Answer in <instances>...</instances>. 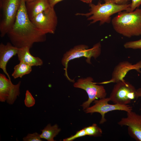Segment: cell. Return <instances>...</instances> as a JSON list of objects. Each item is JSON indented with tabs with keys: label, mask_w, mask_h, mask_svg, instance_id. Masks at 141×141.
<instances>
[{
	"label": "cell",
	"mask_w": 141,
	"mask_h": 141,
	"mask_svg": "<svg viewBox=\"0 0 141 141\" xmlns=\"http://www.w3.org/2000/svg\"><path fill=\"white\" fill-rule=\"evenodd\" d=\"M25 2V0H22L15 22L7 34L11 44L19 48H31L34 43L42 42L46 39V34L34 26L28 17Z\"/></svg>",
	"instance_id": "6da1fadb"
},
{
	"label": "cell",
	"mask_w": 141,
	"mask_h": 141,
	"mask_svg": "<svg viewBox=\"0 0 141 141\" xmlns=\"http://www.w3.org/2000/svg\"><path fill=\"white\" fill-rule=\"evenodd\" d=\"M113 27L117 33L130 38L141 35V9L132 11H124L118 13L111 20Z\"/></svg>",
	"instance_id": "7a4b0ae2"
},
{
	"label": "cell",
	"mask_w": 141,
	"mask_h": 141,
	"mask_svg": "<svg viewBox=\"0 0 141 141\" xmlns=\"http://www.w3.org/2000/svg\"><path fill=\"white\" fill-rule=\"evenodd\" d=\"M104 1V3L99 2L97 4L92 3L89 4L90 8L89 12L77 13L76 15L86 17L88 20L90 21V24L99 21L100 25H102L110 23L112 15L122 11H128L130 9L131 3L120 5L116 4L112 0Z\"/></svg>",
	"instance_id": "3957f363"
},
{
	"label": "cell",
	"mask_w": 141,
	"mask_h": 141,
	"mask_svg": "<svg viewBox=\"0 0 141 141\" xmlns=\"http://www.w3.org/2000/svg\"><path fill=\"white\" fill-rule=\"evenodd\" d=\"M22 0H0V36L7 34L15 21Z\"/></svg>",
	"instance_id": "277c9868"
},
{
	"label": "cell",
	"mask_w": 141,
	"mask_h": 141,
	"mask_svg": "<svg viewBox=\"0 0 141 141\" xmlns=\"http://www.w3.org/2000/svg\"><path fill=\"white\" fill-rule=\"evenodd\" d=\"M101 46L100 42L95 44L90 49H89L88 46L85 45L75 46L64 54L61 60L62 64L65 67L66 71L68 64L69 61L82 57L86 58V62L91 64L90 60L91 57L96 59L100 55Z\"/></svg>",
	"instance_id": "5b68a950"
},
{
	"label": "cell",
	"mask_w": 141,
	"mask_h": 141,
	"mask_svg": "<svg viewBox=\"0 0 141 141\" xmlns=\"http://www.w3.org/2000/svg\"><path fill=\"white\" fill-rule=\"evenodd\" d=\"M93 81V78L91 77L81 78L73 85L75 87L85 90L88 95V99L81 105L84 110L89 107L91 104L97 99L106 97L107 93L104 87L96 85Z\"/></svg>",
	"instance_id": "8992f818"
},
{
	"label": "cell",
	"mask_w": 141,
	"mask_h": 141,
	"mask_svg": "<svg viewBox=\"0 0 141 141\" xmlns=\"http://www.w3.org/2000/svg\"><path fill=\"white\" fill-rule=\"evenodd\" d=\"M137 89L128 82L120 81L114 85L109 97L114 104L127 105L136 98Z\"/></svg>",
	"instance_id": "52a82bcc"
},
{
	"label": "cell",
	"mask_w": 141,
	"mask_h": 141,
	"mask_svg": "<svg viewBox=\"0 0 141 141\" xmlns=\"http://www.w3.org/2000/svg\"><path fill=\"white\" fill-rule=\"evenodd\" d=\"M30 20L34 26L44 34L55 33L58 18L54 7H51Z\"/></svg>",
	"instance_id": "ba28073f"
},
{
	"label": "cell",
	"mask_w": 141,
	"mask_h": 141,
	"mask_svg": "<svg viewBox=\"0 0 141 141\" xmlns=\"http://www.w3.org/2000/svg\"><path fill=\"white\" fill-rule=\"evenodd\" d=\"M110 101L109 97H105L94 101V104L84 110L86 113L92 114L95 113H100L101 118L99 123L103 124L107 121L105 114L109 112L119 110L124 111L127 112L132 110V107L128 105H122L118 104H110L108 102Z\"/></svg>",
	"instance_id": "9c48e42d"
},
{
	"label": "cell",
	"mask_w": 141,
	"mask_h": 141,
	"mask_svg": "<svg viewBox=\"0 0 141 141\" xmlns=\"http://www.w3.org/2000/svg\"><path fill=\"white\" fill-rule=\"evenodd\" d=\"M21 81L14 84L11 79L7 78L3 74H0V101H6L9 104L14 103L20 94Z\"/></svg>",
	"instance_id": "30bf717a"
},
{
	"label": "cell",
	"mask_w": 141,
	"mask_h": 141,
	"mask_svg": "<svg viewBox=\"0 0 141 141\" xmlns=\"http://www.w3.org/2000/svg\"><path fill=\"white\" fill-rule=\"evenodd\" d=\"M127 113V116L121 118L118 124L128 126L130 136L136 140L141 141V115L132 110Z\"/></svg>",
	"instance_id": "8fae6325"
},
{
	"label": "cell",
	"mask_w": 141,
	"mask_h": 141,
	"mask_svg": "<svg viewBox=\"0 0 141 141\" xmlns=\"http://www.w3.org/2000/svg\"><path fill=\"white\" fill-rule=\"evenodd\" d=\"M141 61L134 64L127 61L120 62L115 68L111 79L99 84H106L112 83H116L120 81H125L124 78L129 71L134 69L141 73Z\"/></svg>",
	"instance_id": "7c38bea8"
},
{
	"label": "cell",
	"mask_w": 141,
	"mask_h": 141,
	"mask_svg": "<svg viewBox=\"0 0 141 141\" xmlns=\"http://www.w3.org/2000/svg\"><path fill=\"white\" fill-rule=\"evenodd\" d=\"M18 49L9 42L6 45L2 43L0 44V68L10 79V78L6 70L7 65L11 58L17 55Z\"/></svg>",
	"instance_id": "4fadbf2b"
},
{
	"label": "cell",
	"mask_w": 141,
	"mask_h": 141,
	"mask_svg": "<svg viewBox=\"0 0 141 141\" xmlns=\"http://www.w3.org/2000/svg\"><path fill=\"white\" fill-rule=\"evenodd\" d=\"M25 6L27 14L30 20L51 7L48 0H33L26 2Z\"/></svg>",
	"instance_id": "5bb4252c"
},
{
	"label": "cell",
	"mask_w": 141,
	"mask_h": 141,
	"mask_svg": "<svg viewBox=\"0 0 141 141\" xmlns=\"http://www.w3.org/2000/svg\"><path fill=\"white\" fill-rule=\"evenodd\" d=\"M30 48L28 46L19 48L17 54L18 60L32 67L41 66L43 64L42 60L39 57L32 55L30 52Z\"/></svg>",
	"instance_id": "9a60e30c"
},
{
	"label": "cell",
	"mask_w": 141,
	"mask_h": 141,
	"mask_svg": "<svg viewBox=\"0 0 141 141\" xmlns=\"http://www.w3.org/2000/svg\"><path fill=\"white\" fill-rule=\"evenodd\" d=\"M61 130L57 124L51 126L50 124H49L44 129L41 130L42 133L40 134V137L41 139H46L48 141H54V138Z\"/></svg>",
	"instance_id": "2e32d148"
},
{
	"label": "cell",
	"mask_w": 141,
	"mask_h": 141,
	"mask_svg": "<svg viewBox=\"0 0 141 141\" xmlns=\"http://www.w3.org/2000/svg\"><path fill=\"white\" fill-rule=\"evenodd\" d=\"M32 66L23 62L20 61L14 67V70L12 74L14 79L21 78L23 76L29 74L32 70Z\"/></svg>",
	"instance_id": "e0dca14e"
},
{
	"label": "cell",
	"mask_w": 141,
	"mask_h": 141,
	"mask_svg": "<svg viewBox=\"0 0 141 141\" xmlns=\"http://www.w3.org/2000/svg\"><path fill=\"white\" fill-rule=\"evenodd\" d=\"M84 129L86 135L94 137H98L101 136L102 133V129L96 124H93L91 126L85 127Z\"/></svg>",
	"instance_id": "ac0fdd59"
},
{
	"label": "cell",
	"mask_w": 141,
	"mask_h": 141,
	"mask_svg": "<svg viewBox=\"0 0 141 141\" xmlns=\"http://www.w3.org/2000/svg\"><path fill=\"white\" fill-rule=\"evenodd\" d=\"M24 102L25 106L28 108L33 106L35 103L34 98L28 90H27L26 92Z\"/></svg>",
	"instance_id": "d6986e66"
},
{
	"label": "cell",
	"mask_w": 141,
	"mask_h": 141,
	"mask_svg": "<svg viewBox=\"0 0 141 141\" xmlns=\"http://www.w3.org/2000/svg\"><path fill=\"white\" fill-rule=\"evenodd\" d=\"M124 46L126 49H141V39L137 40L127 42L125 43Z\"/></svg>",
	"instance_id": "ffe728a7"
},
{
	"label": "cell",
	"mask_w": 141,
	"mask_h": 141,
	"mask_svg": "<svg viewBox=\"0 0 141 141\" xmlns=\"http://www.w3.org/2000/svg\"><path fill=\"white\" fill-rule=\"evenodd\" d=\"M40 134L36 132L33 133H28L27 136L24 137V141H42Z\"/></svg>",
	"instance_id": "44dd1931"
},
{
	"label": "cell",
	"mask_w": 141,
	"mask_h": 141,
	"mask_svg": "<svg viewBox=\"0 0 141 141\" xmlns=\"http://www.w3.org/2000/svg\"><path fill=\"white\" fill-rule=\"evenodd\" d=\"M86 136L85 131L83 128L77 132L74 135L63 139L64 141H72L75 139Z\"/></svg>",
	"instance_id": "7402d4cb"
},
{
	"label": "cell",
	"mask_w": 141,
	"mask_h": 141,
	"mask_svg": "<svg viewBox=\"0 0 141 141\" xmlns=\"http://www.w3.org/2000/svg\"><path fill=\"white\" fill-rule=\"evenodd\" d=\"M130 9L128 11L131 12L138 8L141 4V0H131Z\"/></svg>",
	"instance_id": "603a6c76"
},
{
	"label": "cell",
	"mask_w": 141,
	"mask_h": 141,
	"mask_svg": "<svg viewBox=\"0 0 141 141\" xmlns=\"http://www.w3.org/2000/svg\"><path fill=\"white\" fill-rule=\"evenodd\" d=\"M114 3L118 5H124L128 4L131 0H112Z\"/></svg>",
	"instance_id": "cb8c5ba5"
},
{
	"label": "cell",
	"mask_w": 141,
	"mask_h": 141,
	"mask_svg": "<svg viewBox=\"0 0 141 141\" xmlns=\"http://www.w3.org/2000/svg\"><path fill=\"white\" fill-rule=\"evenodd\" d=\"M63 0H48L50 6L54 7L57 3Z\"/></svg>",
	"instance_id": "d4e9b609"
},
{
	"label": "cell",
	"mask_w": 141,
	"mask_h": 141,
	"mask_svg": "<svg viewBox=\"0 0 141 141\" xmlns=\"http://www.w3.org/2000/svg\"><path fill=\"white\" fill-rule=\"evenodd\" d=\"M139 97H141V88H139L137 89L136 98Z\"/></svg>",
	"instance_id": "484cf974"
},
{
	"label": "cell",
	"mask_w": 141,
	"mask_h": 141,
	"mask_svg": "<svg viewBox=\"0 0 141 141\" xmlns=\"http://www.w3.org/2000/svg\"><path fill=\"white\" fill-rule=\"evenodd\" d=\"M81 1L86 3L90 4L92 3V2L93 0H79Z\"/></svg>",
	"instance_id": "4316f807"
},
{
	"label": "cell",
	"mask_w": 141,
	"mask_h": 141,
	"mask_svg": "<svg viewBox=\"0 0 141 141\" xmlns=\"http://www.w3.org/2000/svg\"><path fill=\"white\" fill-rule=\"evenodd\" d=\"M33 0H25V2H28V1H32Z\"/></svg>",
	"instance_id": "83f0119b"
}]
</instances>
